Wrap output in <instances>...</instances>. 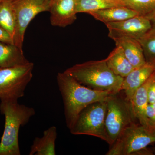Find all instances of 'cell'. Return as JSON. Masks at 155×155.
<instances>
[{
  "label": "cell",
  "instance_id": "2",
  "mask_svg": "<svg viewBox=\"0 0 155 155\" xmlns=\"http://www.w3.org/2000/svg\"><path fill=\"white\" fill-rule=\"evenodd\" d=\"M64 72L81 84L93 90L113 94L122 91L124 78L112 72L105 59L76 64Z\"/></svg>",
  "mask_w": 155,
  "mask_h": 155
},
{
  "label": "cell",
  "instance_id": "4",
  "mask_svg": "<svg viewBox=\"0 0 155 155\" xmlns=\"http://www.w3.org/2000/svg\"><path fill=\"white\" fill-rule=\"evenodd\" d=\"M107 103L106 129L111 146L125 128L137 122V119L131 102L121 94V91L111 95Z\"/></svg>",
  "mask_w": 155,
  "mask_h": 155
},
{
  "label": "cell",
  "instance_id": "16",
  "mask_svg": "<svg viewBox=\"0 0 155 155\" xmlns=\"http://www.w3.org/2000/svg\"><path fill=\"white\" fill-rule=\"evenodd\" d=\"M29 62L20 48L15 45L0 42V68L20 66Z\"/></svg>",
  "mask_w": 155,
  "mask_h": 155
},
{
  "label": "cell",
  "instance_id": "5",
  "mask_svg": "<svg viewBox=\"0 0 155 155\" xmlns=\"http://www.w3.org/2000/svg\"><path fill=\"white\" fill-rule=\"evenodd\" d=\"M107 101L92 103L82 110L69 129L70 133L74 135L92 136L109 144L105 125Z\"/></svg>",
  "mask_w": 155,
  "mask_h": 155
},
{
  "label": "cell",
  "instance_id": "25",
  "mask_svg": "<svg viewBox=\"0 0 155 155\" xmlns=\"http://www.w3.org/2000/svg\"><path fill=\"white\" fill-rule=\"evenodd\" d=\"M117 6H123V0H104Z\"/></svg>",
  "mask_w": 155,
  "mask_h": 155
},
{
  "label": "cell",
  "instance_id": "7",
  "mask_svg": "<svg viewBox=\"0 0 155 155\" xmlns=\"http://www.w3.org/2000/svg\"><path fill=\"white\" fill-rule=\"evenodd\" d=\"M34 64L0 68V99L18 101L25 94L28 84L33 76Z\"/></svg>",
  "mask_w": 155,
  "mask_h": 155
},
{
  "label": "cell",
  "instance_id": "8",
  "mask_svg": "<svg viewBox=\"0 0 155 155\" xmlns=\"http://www.w3.org/2000/svg\"><path fill=\"white\" fill-rule=\"evenodd\" d=\"M15 15L14 45L22 50L26 28L37 15L49 11L51 2L48 0H12Z\"/></svg>",
  "mask_w": 155,
  "mask_h": 155
},
{
  "label": "cell",
  "instance_id": "1",
  "mask_svg": "<svg viewBox=\"0 0 155 155\" xmlns=\"http://www.w3.org/2000/svg\"><path fill=\"white\" fill-rule=\"evenodd\" d=\"M57 80L64 102L65 120L69 129L87 106L96 102L107 101L115 94L87 88L64 72L58 73Z\"/></svg>",
  "mask_w": 155,
  "mask_h": 155
},
{
  "label": "cell",
  "instance_id": "21",
  "mask_svg": "<svg viewBox=\"0 0 155 155\" xmlns=\"http://www.w3.org/2000/svg\"><path fill=\"white\" fill-rule=\"evenodd\" d=\"M117 6L104 0H76L77 14L85 13L89 14L94 12Z\"/></svg>",
  "mask_w": 155,
  "mask_h": 155
},
{
  "label": "cell",
  "instance_id": "18",
  "mask_svg": "<svg viewBox=\"0 0 155 155\" xmlns=\"http://www.w3.org/2000/svg\"><path fill=\"white\" fill-rule=\"evenodd\" d=\"M0 26L8 31L14 38L15 18L12 0H0Z\"/></svg>",
  "mask_w": 155,
  "mask_h": 155
},
{
  "label": "cell",
  "instance_id": "17",
  "mask_svg": "<svg viewBox=\"0 0 155 155\" xmlns=\"http://www.w3.org/2000/svg\"><path fill=\"white\" fill-rule=\"evenodd\" d=\"M108 67L116 75L124 78L134 69L121 47L116 45L105 59Z\"/></svg>",
  "mask_w": 155,
  "mask_h": 155
},
{
  "label": "cell",
  "instance_id": "24",
  "mask_svg": "<svg viewBox=\"0 0 155 155\" xmlns=\"http://www.w3.org/2000/svg\"><path fill=\"white\" fill-rule=\"evenodd\" d=\"M0 42L14 45V38L10 34L0 26Z\"/></svg>",
  "mask_w": 155,
  "mask_h": 155
},
{
  "label": "cell",
  "instance_id": "19",
  "mask_svg": "<svg viewBox=\"0 0 155 155\" xmlns=\"http://www.w3.org/2000/svg\"><path fill=\"white\" fill-rule=\"evenodd\" d=\"M123 6L151 19L155 13V0H123Z\"/></svg>",
  "mask_w": 155,
  "mask_h": 155
},
{
  "label": "cell",
  "instance_id": "27",
  "mask_svg": "<svg viewBox=\"0 0 155 155\" xmlns=\"http://www.w3.org/2000/svg\"><path fill=\"white\" fill-rule=\"evenodd\" d=\"M48 1H50V2H52L53 0H48Z\"/></svg>",
  "mask_w": 155,
  "mask_h": 155
},
{
  "label": "cell",
  "instance_id": "20",
  "mask_svg": "<svg viewBox=\"0 0 155 155\" xmlns=\"http://www.w3.org/2000/svg\"><path fill=\"white\" fill-rule=\"evenodd\" d=\"M143 50L147 62L155 63V24L138 39Z\"/></svg>",
  "mask_w": 155,
  "mask_h": 155
},
{
  "label": "cell",
  "instance_id": "22",
  "mask_svg": "<svg viewBox=\"0 0 155 155\" xmlns=\"http://www.w3.org/2000/svg\"><path fill=\"white\" fill-rule=\"evenodd\" d=\"M148 99L149 104H155V71L153 73L148 90Z\"/></svg>",
  "mask_w": 155,
  "mask_h": 155
},
{
  "label": "cell",
  "instance_id": "12",
  "mask_svg": "<svg viewBox=\"0 0 155 155\" xmlns=\"http://www.w3.org/2000/svg\"><path fill=\"white\" fill-rule=\"evenodd\" d=\"M111 38L115 42L116 45L121 47L134 69L146 63L143 50L138 40L125 36L115 37Z\"/></svg>",
  "mask_w": 155,
  "mask_h": 155
},
{
  "label": "cell",
  "instance_id": "23",
  "mask_svg": "<svg viewBox=\"0 0 155 155\" xmlns=\"http://www.w3.org/2000/svg\"><path fill=\"white\" fill-rule=\"evenodd\" d=\"M146 115L150 125L155 127V104H148L147 108Z\"/></svg>",
  "mask_w": 155,
  "mask_h": 155
},
{
  "label": "cell",
  "instance_id": "6",
  "mask_svg": "<svg viewBox=\"0 0 155 155\" xmlns=\"http://www.w3.org/2000/svg\"><path fill=\"white\" fill-rule=\"evenodd\" d=\"M155 143V128H150L137 122L126 127L106 155H136L148 146Z\"/></svg>",
  "mask_w": 155,
  "mask_h": 155
},
{
  "label": "cell",
  "instance_id": "9",
  "mask_svg": "<svg viewBox=\"0 0 155 155\" xmlns=\"http://www.w3.org/2000/svg\"><path fill=\"white\" fill-rule=\"evenodd\" d=\"M105 25L109 31V37L125 36L138 40L152 27L153 23L150 17L137 15L131 18L109 22Z\"/></svg>",
  "mask_w": 155,
  "mask_h": 155
},
{
  "label": "cell",
  "instance_id": "13",
  "mask_svg": "<svg viewBox=\"0 0 155 155\" xmlns=\"http://www.w3.org/2000/svg\"><path fill=\"white\" fill-rule=\"evenodd\" d=\"M152 75L136 91L130 100V102L138 123L147 127L155 128L150 124L146 115L147 108L149 104L148 90L151 81Z\"/></svg>",
  "mask_w": 155,
  "mask_h": 155
},
{
  "label": "cell",
  "instance_id": "10",
  "mask_svg": "<svg viewBox=\"0 0 155 155\" xmlns=\"http://www.w3.org/2000/svg\"><path fill=\"white\" fill-rule=\"evenodd\" d=\"M53 26L65 27L76 19V0H53L49 10Z\"/></svg>",
  "mask_w": 155,
  "mask_h": 155
},
{
  "label": "cell",
  "instance_id": "14",
  "mask_svg": "<svg viewBox=\"0 0 155 155\" xmlns=\"http://www.w3.org/2000/svg\"><path fill=\"white\" fill-rule=\"evenodd\" d=\"M57 127L51 126L45 130L41 137H35L31 147L29 155H55Z\"/></svg>",
  "mask_w": 155,
  "mask_h": 155
},
{
  "label": "cell",
  "instance_id": "11",
  "mask_svg": "<svg viewBox=\"0 0 155 155\" xmlns=\"http://www.w3.org/2000/svg\"><path fill=\"white\" fill-rule=\"evenodd\" d=\"M155 71V63L147 62L135 68L124 78L122 91L126 99L130 101L136 91L148 80Z\"/></svg>",
  "mask_w": 155,
  "mask_h": 155
},
{
  "label": "cell",
  "instance_id": "3",
  "mask_svg": "<svg viewBox=\"0 0 155 155\" xmlns=\"http://www.w3.org/2000/svg\"><path fill=\"white\" fill-rule=\"evenodd\" d=\"M0 110L5 118V129L0 142V155H20L19 129L35 115V110L20 104L18 101H2Z\"/></svg>",
  "mask_w": 155,
  "mask_h": 155
},
{
  "label": "cell",
  "instance_id": "15",
  "mask_svg": "<svg viewBox=\"0 0 155 155\" xmlns=\"http://www.w3.org/2000/svg\"><path fill=\"white\" fill-rule=\"evenodd\" d=\"M88 14L95 19L104 22L105 24L109 22L122 21L140 15L136 11L124 6H116L90 12Z\"/></svg>",
  "mask_w": 155,
  "mask_h": 155
},
{
  "label": "cell",
  "instance_id": "26",
  "mask_svg": "<svg viewBox=\"0 0 155 155\" xmlns=\"http://www.w3.org/2000/svg\"><path fill=\"white\" fill-rule=\"evenodd\" d=\"M151 20L152 21L153 24H155V13L154 14Z\"/></svg>",
  "mask_w": 155,
  "mask_h": 155
}]
</instances>
